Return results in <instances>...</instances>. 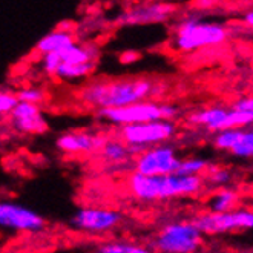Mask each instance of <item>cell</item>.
Instances as JSON below:
<instances>
[{
    "label": "cell",
    "instance_id": "4",
    "mask_svg": "<svg viewBox=\"0 0 253 253\" xmlns=\"http://www.w3.org/2000/svg\"><path fill=\"white\" fill-rule=\"evenodd\" d=\"M203 232L195 222H169L157 233L154 247L158 253H197L203 246Z\"/></svg>",
    "mask_w": 253,
    "mask_h": 253
},
{
    "label": "cell",
    "instance_id": "9",
    "mask_svg": "<svg viewBox=\"0 0 253 253\" xmlns=\"http://www.w3.org/2000/svg\"><path fill=\"white\" fill-rule=\"evenodd\" d=\"M0 226L16 232L36 233L43 230V227L46 226V221L40 213L23 204L2 201L0 203Z\"/></svg>",
    "mask_w": 253,
    "mask_h": 253
},
{
    "label": "cell",
    "instance_id": "2",
    "mask_svg": "<svg viewBox=\"0 0 253 253\" xmlns=\"http://www.w3.org/2000/svg\"><path fill=\"white\" fill-rule=\"evenodd\" d=\"M203 176H181L178 173L168 176H147L133 172L127 180L130 193L141 201L170 200L195 195L203 189Z\"/></svg>",
    "mask_w": 253,
    "mask_h": 253
},
{
    "label": "cell",
    "instance_id": "28",
    "mask_svg": "<svg viewBox=\"0 0 253 253\" xmlns=\"http://www.w3.org/2000/svg\"><path fill=\"white\" fill-rule=\"evenodd\" d=\"M40 114V109L37 105H33V103H25L20 101L19 106L14 109V112L11 114V120H19V118H26V117H33Z\"/></svg>",
    "mask_w": 253,
    "mask_h": 253
},
{
    "label": "cell",
    "instance_id": "13",
    "mask_svg": "<svg viewBox=\"0 0 253 253\" xmlns=\"http://www.w3.org/2000/svg\"><path fill=\"white\" fill-rule=\"evenodd\" d=\"M229 111L224 108H207L198 112H193L189 115V122L193 125H198L206 127L209 132H221L227 130V118Z\"/></svg>",
    "mask_w": 253,
    "mask_h": 253
},
{
    "label": "cell",
    "instance_id": "23",
    "mask_svg": "<svg viewBox=\"0 0 253 253\" xmlns=\"http://www.w3.org/2000/svg\"><path fill=\"white\" fill-rule=\"evenodd\" d=\"M232 154L238 158H253V127L243 129L241 138L232 149Z\"/></svg>",
    "mask_w": 253,
    "mask_h": 253
},
{
    "label": "cell",
    "instance_id": "7",
    "mask_svg": "<svg viewBox=\"0 0 253 253\" xmlns=\"http://www.w3.org/2000/svg\"><path fill=\"white\" fill-rule=\"evenodd\" d=\"M195 226L204 235L229 233L232 230H250L253 229V211L235 209L226 213H204L193 219Z\"/></svg>",
    "mask_w": 253,
    "mask_h": 253
},
{
    "label": "cell",
    "instance_id": "30",
    "mask_svg": "<svg viewBox=\"0 0 253 253\" xmlns=\"http://www.w3.org/2000/svg\"><path fill=\"white\" fill-rule=\"evenodd\" d=\"M243 22L247 25V26H250V28H253V9H250V11H247L246 14H244V17H243Z\"/></svg>",
    "mask_w": 253,
    "mask_h": 253
},
{
    "label": "cell",
    "instance_id": "11",
    "mask_svg": "<svg viewBox=\"0 0 253 253\" xmlns=\"http://www.w3.org/2000/svg\"><path fill=\"white\" fill-rule=\"evenodd\" d=\"M175 12V6L170 3H143L125 9L117 16L115 22L122 26H133V25H151L166 22Z\"/></svg>",
    "mask_w": 253,
    "mask_h": 253
},
{
    "label": "cell",
    "instance_id": "10",
    "mask_svg": "<svg viewBox=\"0 0 253 253\" xmlns=\"http://www.w3.org/2000/svg\"><path fill=\"white\" fill-rule=\"evenodd\" d=\"M122 213L100 207H83L71 218V226L87 233H105L115 229L122 221Z\"/></svg>",
    "mask_w": 253,
    "mask_h": 253
},
{
    "label": "cell",
    "instance_id": "20",
    "mask_svg": "<svg viewBox=\"0 0 253 253\" xmlns=\"http://www.w3.org/2000/svg\"><path fill=\"white\" fill-rule=\"evenodd\" d=\"M94 69H95V63H83V65L62 63L55 74V77H58L60 80H79L87 77Z\"/></svg>",
    "mask_w": 253,
    "mask_h": 253
},
{
    "label": "cell",
    "instance_id": "6",
    "mask_svg": "<svg viewBox=\"0 0 253 253\" xmlns=\"http://www.w3.org/2000/svg\"><path fill=\"white\" fill-rule=\"evenodd\" d=\"M176 132L172 120H155L140 125L123 126L120 129L122 140L130 147L132 155H141L146 149L160 146V143L169 141Z\"/></svg>",
    "mask_w": 253,
    "mask_h": 253
},
{
    "label": "cell",
    "instance_id": "16",
    "mask_svg": "<svg viewBox=\"0 0 253 253\" xmlns=\"http://www.w3.org/2000/svg\"><path fill=\"white\" fill-rule=\"evenodd\" d=\"M240 197H238V192L230 187H222L218 189L209 200V209L213 213H226L230 211H235L233 207L238 203Z\"/></svg>",
    "mask_w": 253,
    "mask_h": 253
},
{
    "label": "cell",
    "instance_id": "12",
    "mask_svg": "<svg viewBox=\"0 0 253 253\" xmlns=\"http://www.w3.org/2000/svg\"><path fill=\"white\" fill-rule=\"evenodd\" d=\"M106 141L108 138L98 133L69 132L58 137L55 140V146L65 154H92L100 152Z\"/></svg>",
    "mask_w": 253,
    "mask_h": 253
},
{
    "label": "cell",
    "instance_id": "17",
    "mask_svg": "<svg viewBox=\"0 0 253 253\" xmlns=\"http://www.w3.org/2000/svg\"><path fill=\"white\" fill-rule=\"evenodd\" d=\"M100 154L109 163H123L132 155L130 147L123 140H108Z\"/></svg>",
    "mask_w": 253,
    "mask_h": 253
},
{
    "label": "cell",
    "instance_id": "24",
    "mask_svg": "<svg viewBox=\"0 0 253 253\" xmlns=\"http://www.w3.org/2000/svg\"><path fill=\"white\" fill-rule=\"evenodd\" d=\"M232 180V173L229 169H224V168H209V170L206 172V178L204 181L209 183L211 186H215V187H221L229 184Z\"/></svg>",
    "mask_w": 253,
    "mask_h": 253
},
{
    "label": "cell",
    "instance_id": "14",
    "mask_svg": "<svg viewBox=\"0 0 253 253\" xmlns=\"http://www.w3.org/2000/svg\"><path fill=\"white\" fill-rule=\"evenodd\" d=\"M74 43H77L76 36H74L69 29H54V31L44 34L36 43V51L42 55L62 52L66 48L72 46Z\"/></svg>",
    "mask_w": 253,
    "mask_h": 253
},
{
    "label": "cell",
    "instance_id": "21",
    "mask_svg": "<svg viewBox=\"0 0 253 253\" xmlns=\"http://www.w3.org/2000/svg\"><path fill=\"white\" fill-rule=\"evenodd\" d=\"M209 170V163L203 158H186L181 160V165L176 173L181 176H203L204 172Z\"/></svg>",
    "mask_w": 253,
    "mask_h": 253
},
{
    "label": "cell",
    "instance_id": "8",
    "mask_svg": "<svg viewBox=\"0 0 253 253\" xmlns=\"http://www.w3.org/2000/svg\"><path fill=\"white\" fill-rule=\"evenodd\" d=\"M181 165L175 149L170 146H154L135 158V172L147 176H168L176 173Z\"/></svg>",
    "mask_w": 253,
    "mask_h": 253
},
{
    "label": "cell",
    "instance_id": "29",
    "mask_svg": "<svg viewBox=\"0 0 253 253\" xmlns=\"http://www.w3.org/2000/svg\"><path fill=\"white\" fill-rule=\"evenodd\" d=\"M233 109L244 111V112H253V97H246V98H240L238 101H235Z\"/></svg>",
    "mask_w": 253,
    "mask_h": 253
},
{
    "label": "cell",
    "instance_id": "18",
    "mask_svg": "<svg viewBox=\"0 0 253 253\" xmlns=\"http://www.w3.org/2000/svg\"><path fill=\"white\" fill-rule=\"evenodd\" d=\"M12 126L20 133H43L48 129V122L43 114H37L33 117L19 118V120H11Z\"/></svg>",
    "mask_w": 253,
    "mask_h": 253
},
{
    "label": "cell",
    "instance_id": "26",
    "mask_svg": "<svg viewBox=\"0 0 253 253\" xmlns=\"http://www.w3.org/2000/svg\"><path fill=\"white\" fill-rule=\"evenodd\" d=\"M20 103V98L17 94H12V92H6V91H2L0 92V112L2 114H12L14 109L19 106Z\"/></svg>",
    "mask_w": 253,
    "mask_h": 253
},
{
    "label": "cell",
    "instance_id": "1",
    "mask_svg": "<svg viewBox=\"0 0 253 253\" xmlns=\"http://www.w3.org/2000/svg\"><path fill=\"white\" fill-rule=\"evenodd\" d=\"M155 91L154 83L147 79L101 80L89 83L80 89L79 98L87 106L101 109H115L146 101Z\"/></svg>",
    "mask_w": 253,
    "mask_h": 253
},
{
    "label": "cell",
    "instance_id": "5",
    "mask_svg": "<svg viewBox=\"0 0 253 253\" xmlns=\"http://www.w3.org/2000/svg\"><path fill=\"white\" fill-rule=\"evenodd\" d=\"M100 117L106 122L118 125V126H130L140 125L155 120H172L176 115V108L173 105H160L155 101H140L135 105L115 108V109H101L98 111Z\"/></svg>",
    "mask_w": 253,
    "mask_h": 253
},
{
    "label": "cell",
    "instance_id": "15",
    "mask_svg": "<svg viewBox=\"0 0 253 253\" xmlns=\"http://www.w3.org/2000/svg\"><path fill=\"white\" fill-rule=\"evenodd\" d=\"M65 65H83L95 63L98 57V48L94 43H74L72 46L58 52Z\"/></svg>",
    "mask_w": 253,
    "mask_h": 253
},
{
    "label": "cell",
    "instance_id": "22",
    "mask_svg": "<svg viewBox=\"0 0 253 253\" xmlns=\"http://www.w3.org/2000/svg\"><path fill=\"white\" fill-rule=\"evenodd\" d=\"M241 133H243V129H227V130H221L218 132L215 138H213V143L218 149L221 151H230L236 146V143L240 141L241 138Z\"/></svg>",
    "mask_w": 253,
    "mask_h": 253
},
{
    "label": "cell",
    "instance_id": "3",
    "mask_svg": "<svg viewBox=\"0 0 253 253\" xmlns=\"http://www.w3.org/2000/svg\"><path fill=\"white\" fill-rule=\"evenodd\" d=\"M229 37V29L213 22H204L198 17H186L178 22L173 31L175 46L184 51H197L207 46H216Z\"/></svg>",
    "mask_w": 253,
    "mask_h": 253
},
{
    "label": "cell",
    "instance_id": "19",
    "mask_svg": "<svg viewBox=\"0 0 253 253\" xmlns=\"http://www.w3.org/2000/svg\"><path fill=\"white\" fill-rule=\"evenodd\" d=\"M94 253H154V250L127 241H108L100 244Z\"/></svg>",
    "mask_w": 253,
    "mask_h": 253
},
{
    "label": "cell",
    "instance_id": "27",
    "mask_svg": "<svg viewBox=\"0 0 253 253\" xmlns=\"http://www.w3.org/2000/svg\"><path fill=\"white\" fill-rule=\"evenodd\" d=\"M20 101H25V103H33V105H39L40 101L44 100V91L39 87H25V89H20L17 92Z\"/></svg>",
    "mask_w": 253,
    "mask_h": 253
},
{
    "label": "cell",
    "instance_id": "25",
    "mask_svg": "<svg viewBox=\"0 0 253 253\" xmlns=\"http://www.w3.org/2000/svg\"><path fill=\"white\" fill-rule=\"evenodd\" d=\"M62 65V57L58 52H54V54H44L42 55L40 58V68L42 71H44L49 76H55L58 68Z\"/></svg>",
    "mask_w": 253,
    "mask_h": 253
}]
</instances>
